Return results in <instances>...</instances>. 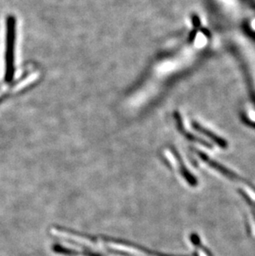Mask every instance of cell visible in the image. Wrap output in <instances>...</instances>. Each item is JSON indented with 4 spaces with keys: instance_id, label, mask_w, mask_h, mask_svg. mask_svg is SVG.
Instances as JSON below:
<instances>
[{
    "instance_id": "6da1fadb",
    "label": "cell",
    "mask_w": 255,
    "mask_h": 256,
    "mask_svg": "<svg viewBox=\"0 0 255 256\" xmlns=\"http://www.w3.org/2000/svg\"><path fill=\"white\" fill-rule=\"evenodd\" d=\"M7 51H6V80H10L12 76L14 66V20H10L8 25Z\"/></svg>"
},
{
    "instance_id": "7a4b0ae2",
    "label": "cell",
    "mask_w": 255,
    "mask_h": 256,
    "mask_svg": "<svg viewBox=\"0 0 255 256\" xmlns=\"http://www.w3.org/2000/svg\"><path fill=\"white\" fill-rule=\"evenodd\" d=\"M248 117L250 118L251 120L254 121L255 122V112H251L248 114Z\"/></svg>"
}]
</instances>
